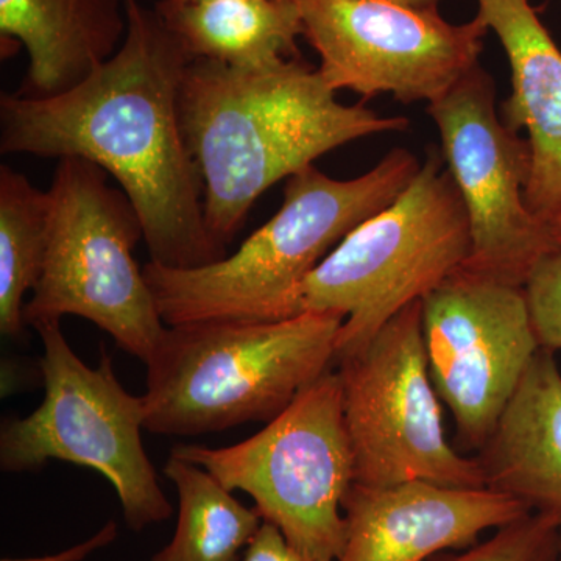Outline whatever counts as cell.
Returning <instances> with one entry per match:
<instances>
[{
    "label": "cell",
    "instance_id": "cell-21",
    "mask_svg": "<svg viewBox=\"0 0 561 561\" xmlns=\"http://www.w3.org/2000/svg\"><path fill=\"white\" fill-rule=\"evenodd\" d=\"M524 290L541 350L561 351V247L537 262Z\"/></svg>",
    "mask_w": 561,
    "mask_h": 561
},
{
    "label": "cell",
    "instance_id": "cell-4",
    "mask_svg": "<svg viewBox=\"0 0 561 561\" xmlns=\"http://www.w3.org/2000/svg\"><path fill=\"white\" fill-rule=\"evenodd\" d=\"M342 316L210 320L168 327L147 367L146 430L208 434L278 416L332 370Z\"/></svg>",
    "mask_w": 561,
    "mask_h": 561
},
{
    "label": "cell",
    "instance_id": "cell-17",
    "mask_svg": "<svg viewBox=\"0 0 561 561\" xmlns=\"http://www.w3.org/2000/svg\"><path fill=\"white\" fill-rule=\"evenodd\" d=\"M154 10L192 58L256 69L300 57V11L295 0H160Z\"/></svg>",
    "mask_w": 561,
    "mask_h": 561
},
{
    "label": "cell",
    "instance_id": "cell-8",
    "mask_svg": "<svg viewBox=\"0 0 561 561\" xmlns=\"http://www.w3.org/2000/svg\"><path fill=\"white\" fill-rule=\"evenodd\" d=\"M171 456L198 465L230 491H243L291 548L335 561L345 540L343 500L354 457L337 371H327L253 437L227 448L173 446Z\"/></svg>",
    "mask_w": 561,
    "mask_h": 561
},
{
    "label": "cell",
    "instance_id": "cell-19",
    "mask_svg": "<svg viewBox=\"0 0 561 561\" xmlns=\"http://www.w3.org/2000/svg\"><path fill=\"white\" fill-rule=\"evenodd\" d=\"M49 192L33 186L10 165L0 168V332L24 331V297L35 289L49 230Z\"/></svg>",
    "mask_w": 561,
    "mask_h": 561
},
{
    "label": "cell",
    "instance_id": "cell-25",
    "mask_svg": "<svg viewBox=\"0 0 561 561\" xmlns=\"http://www.w3.org/2000/svg\"><path fill=\"white\" fill-rule=\"evenodd\" d=\"M549 230H551L553 242H556L557 247H561V214L559 216L553 217L551 221H549Z\"/></svg>",
    "mask_w": 561,
    "mask_h": 561
},
{
    "label": "cell",
    "instance_id": "cell-9",
    "mask_svg": "<svg viewBox=\"0 0 561 561\" xmlns=\"http://www.w3.org/2000/svg\"><path fill=\"white\" fill-rule=\"evenodd\" d=\"M354 483L424 481L485 486L476 457L461 456L443 426L423 339L421 300L402 309L365 348L337 362Z\"/></svg>",
    "mask_w": 561,
    "mask_h": 561
},
{
    "label": "cell",
    "instance_id": "cell-6",
    "mask_svg": "<svg viewBox=\"0 0 561 561\" xmlns=\"http://www.w3.org/2000/svg\"><path fill=\"white\" fill-rule=\"evenodd\" d=\"M108 173L83 158L58 160L49 187L46 256L25 324L62 317L90 320L125 353L149 364L168 324L158 312L142 268L133 257L142 221Z\"/></svg>",
    "mask_w": 561,
    "mask_h": 561
},
{
    "label": "cell",
    "instance_id": "cell-24",
    "mask_svg": "<svg viewBox=\"0 0 561 561\" xmlns=\"http://www.w3.org/2000/svg\"><path fill=\"white\" fill-rule=\"evenodd\" d=\"M393 2L404 3V5L415 7V9H437L442 0H393Z\"/></svg>",
    "mask_w": 561,
    "mask_h": 561
},
{
    "label": "cell",
    "instance_id": "cell-16",
    "mask_svg": "<svg viewBox=\"0 0 561 561\" xmlns=\"http://www.w3.org/2000/svg\"><path fill=\"white\" fill-rule=\"evenodd\" d=\"M125 0H0L2 47H25L28 69L16 94L47 99L83 83L124 44Z\"/></svg>",
    "mask_w": 561,
    "mask_h": 561
},
{
    "label": "cell",
    "instance_id": "cell-18",
    "mask_svg": "<svg viewBox=\"0 0 561 561\" xmlns=\"http://www.w3.org/2000/svg\"><path fill=\"white\" fill-rule=\"evenodd\" d=\"M164 474L179 494L172 541L151 561H241L264 519L245 507L205 468L169 457Z\"/></svg>",
    "mask_w": 561,
    "mask_h": 561
},
{
    "label": "cell",
    "instance_id": "cell-11",
    "mask_svg": "<svg viewBox=\"0 0 561 561\" xmlns=\"http://www.w3.org/2000/svg\"><path fill=\"white\" fill-rule=\"evenodd\" d=\"M427 114L440 133L443 160L470 221L471 251L463 267L524 286L557 245L549 225L527 208L529 142L497 113L493 77L476 66L430 103Z\"/></svg>",
    "mask_w": 561,
    "mask_h": 561
},
{
    "label": "cell",
    "instance_id": "cell-10",
    "mask_svg": "<svg viewBox=\"0 0 561 561\" xmlns=\"http://www.w3.org/2000/svg\"><path fill=\"white\" fill-rule=\"evenodd\" d=\"M302 36L320 57V73L335 92L365 99L391 94L402 103H432L476 66L489 25L479 14L465 24L437 9L393 0H295Z\"/></svg>",
    "mask_w": 561,
    "mask_h": 561
},
{
    "label": "cell",
    "instance_id": "cell-22",
    "mask_svg": "<svg viewBox=\"0 0 561 561\" xmlns=\"http://www.w3.org/2000/svg\"><path fill=\"white\" fill-rule=\"evenodd\" d=\"M241 561H316L291 548L283 531L271 523H262L261 529L243 551Z\"/></svg>",
    "mask_w": 561,
    "mask_h": 561
},
{
    "label": "cell",
    "instance_id": "cell-1",
    "mask_svg": "<svg viewBox=\"0 0 561 561\" xmlns=\"http://www.w3.org/2000/svg\"><path fill=\"white\" fill-rule=\"evenodd\" d=\"M121 49L83 83L47 99L2 94L3 154L83 158L128 195L150 261L195 268L227 257L205 220L203 183L180 119V88L194 58L142 0H125Z\"/></svg>",
    "mask_w": 561,
    "mask_h": 561
},
{
    "label": "cell",
    "instance_id": "cell-7",
    "mask_svg": "<svg viewBox=\"0 0 561 561\" xmlns=\"http://www.w3.org/2000/svg\"><path fill=\"white\" fill-rule=\"evenodd\" d=\"M43 343V402L24 419L3 421L0 468L39 471L50 460L98 471L119 497L128 529L168 522L173 507L142 445L146 401L124 389L111 357L88 367L70 348L60 321L35 328Z\"/></svg>",
    "mask_w": 561,
    "mask_h": 561
},
{
    "label": "cell",
    "instance_id": "cell-5",
    "mask_svg": "<svg viewBox=\"0 0 561 561\" xmlns=\"http://www.w3.org/2000/svg\"><path fill=\"white\" fill-rule=\"evenodd\" d=\"M470 251L467 209L442 150L432 146L400 197L351 231L302 280L297 313L345 319L337 365L463 267Z\"/></svg>",
    "mask_w": 561,
    "mask_h": 561
},
{
    "label": "cell",
    "instance_id": "cell-14",
    "mask_svg": "<svg viewBox=\"0 0 561 561\" xmlns=\"http://www.w3.org/2000/svg\"><path fill=\"white\" fill-rule=\"evenodd\" d=\"M479 16L496 33L512 72L502 121L527 131L530 172L526 205L549 225L561 214V50L529 0H478Z\"/></svg>",
    "mask_w": 561,
    "mask_h": 561
},
{
    "label": "cell",
    "instance_id": "cell-2",
    "mask_svg": "<svg viewBox=\"0 0 561 561\" xmlns=\"http://www.w3.org/2000/svg\"><path fill=\"white\" fill-rule=\"evenodd\" d=\"M180 119L201 173L206 225L227 247L278 181L337 147L411 124L343 105L301 57L256 69L194 58L181 81Z\"/></svg>",
    "mask_w": 561,
    "mask_h": 561
},
{
    "label": "cell",
    "instance_id": "cell-23",
    "mask_svg": "<svg viewBox=\"0 0 561 561\" xmlns=\"http://www.w3.org/2000/svg\"><path fill=\"white\" fill-rule=\"evenodd\" d=\"M117 534H119L117 524L108 522L88 540L79 542V545L72 546V548L66 549V551L51 553V556L31 557V559H2L0 561H83L91 557L92 553L113 545L116 541Z\"/></svg>",
    "mask_w": 561,
    "mask_h": 561
},
{
    "label": "cell",
    "instance_id": "cell-13",
    "mask_svg": "<svg viewBox=\"0 0 561 561\" xmlns=\"http://www.w3.org/2000/svg\"><path fill=\"white\" fill-rule=\"evenodd\" d=\"M345 540L335 561H431L478 545L481 535L529 515L522 502L489 489L413 481L353 483L342 504Z\"/></svg>",
    "mask_w": 561,
    "mask_h": 561
},
{
    "label": "cell",
    "instance_id": "cell-12",
    "mask_svg": "<svg viewBox=\"0 0 561 561\" xmlns=\"http://www.w3.org/2000/svg\"><path fill=\"white\" fill-rule=\"evenodd\" d=\"M421 306L432 383L461 445L479 451L541 350L526 290L461 267Z\"/></svg>",
    "mask_w": 561,
    "mask_h": 561
},
{
    "label": "cell",
    "instance_id": "cell-3",
    "mask_svg": "<svg viewBox=\"0 0 561 561\" xmlns=\"http://www.w3.org/2000/svg\"><path fill=\"white\" fill-rule=\"evenodd\" d=\"M393 149L370 172L335 180L316 165L287 181L283 206L231 256L195 268L142 267L168 327L194 321H276L297 316L302 280L360 224L397 201L419 173Z\"/></svg>",
    "mask_w": 561,
    "mask_h": 561
},
{
    "label": "cell",
    "instance_id": "cell-27",
    "mask_svg": "<svg viewBox=\"0 0 561 561\" xmlns=\"http://www.w3.org/2000/svg\"><path fill=\"white\" fill-rule=\"evenodd\" d=\"M559 561H561V551H560V559H559Z\"/></svg>",
    "mask_w": 561,
    "mask_h": 561
},
{
    "label": "cell",
    "instance_id": "cell-28",
    "mask_svg": "<svg viewBox=\"0 0 561 561\" xmlns=\"http://www.w3.org/2000/svg\"><path fill=\"white\" fill-rule=\"evenodd\" d=\"M560 2H561V0H560Z\"/></svg>",
    "mask_w": 561,
    "mask_h": 561
},
{
    "label": "cell",
    "instance_id": "cell-15",
    "mask_svg": "<svg viewBox=\"0 0 561 561\" xmlns=\"http://www.w3.org/2000/svg\"><path fill=\"white\" fill-rule=\"evenodd\" d=\"M478 453L485 486L561 529V370L552 351H538Z\"/></svg>",
    "mask_w": 561,
    "mask_h": 561
},
{
    "label": "cell",
    "instance_id": "cell-20",
    "mask_svg": "<svg viewBox=\"0 0 561 561\" xmlns=\"http://www.w3.org/2000/svg\"><path fill=\"white\" fill-rule=\"evenodd\" d=\"M560 551V527L529 513L471 548L440 553L431 561H559Z\"/></svg>",
    "mask_w": 561,
    "mask_h": 561
},
{
    "label": "cell",
    "instance_id": "cell-26",
    "mask_svg": "<svg viewBox=\"0 0 561 561\" xmlns=\"http://www.w3.org/2000/svg\"><path fill=\"white\" fill-rule=\"evenodd\" d=\"M181 3H209V2H224V0H175Z\"/></svg>",
    "mask_w": 561,
    "mask_h": 561
}]
</instances>
